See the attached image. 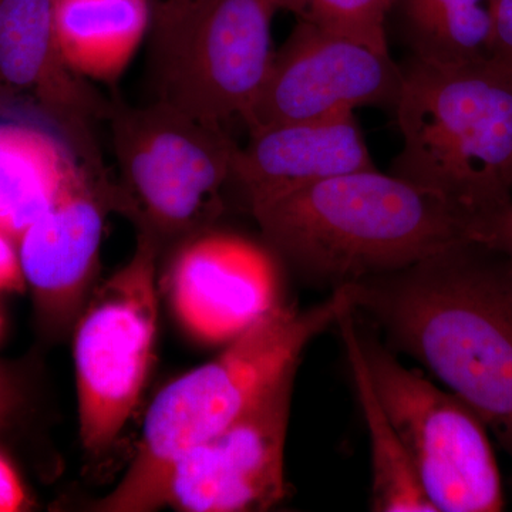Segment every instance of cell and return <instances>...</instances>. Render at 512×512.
Wrapping results in <instances>:
<instances>
[{
    "instance_id": "6da1fadb",
    "label": "cell",
    "mask_w": 512,
    "mask_h": 512,
    "mask_svg": "<svg viewBox=\"0 0 512 512\" xmlns=\"http://www.w3.org/2000/svg\"><path fill=\"white\" fill-rule=\"evenodd\" d=\"M394 348L423 363L512 456V262L478 239L350 282Z\"/></svg>"
},
{
    "instance_id": "7a4b0ae2",
    "label": "cell",
    "mask_w": 512,
    "mask_h": 512,
    "mask_svg": "<svg viewBox=\"0 0 512 512\" xmlns=\"http://www.w3.org/2000/svg\"><path fill=\"white\" fill-rule=\"evenodd\" d=\"M251 212L275 252L333 288L480 239L477 222L446 198L377 168L308 185Z\"/></svg>"
},
{
    "instance_id": "3957f363",
    "label": "cell",
    "mask_w": 512,
    "mask_h": 512,
    "mask_svg": "<svg viewBox=\"0 0 512 512\" xmlns=\"http://www.w3.org/2000/svg\"><path fill=\"white\" fill-rule=\"evenodd\" d=\"M355 311L349 284L325 301L298 311L278 303L264 318L229 342L211 362L167 384L144 419L136 456L109 495L93 505L101 512H148L163 508L171 468L192 448L220 434L298 366L316 336Z\"/></svg>"
},
{
    "instance_id": "277c9868",
    "label": "cell",
    "mask_w": 512,
    "mask_h": 512,
    "mask_svg": "<svg viewBox=\"0 0 512 512\" xmlns=\"http://www.w3.org/2000/svg\"><path fill=\"white\" fill-rule=\"evenodd\" d=\"M403 148L392 174L441 195L477 222L512 201V72L487 62L403 67L394 104Z\"/></svg>"
},
{
    "instance_id": "5b68a950",
    "label": "cell",
    "mask_w": 512,
    "mask_h": 512,
    "mask_svg": "<svg viewBox=\"0 0 512 512\" xmlns=\"http://www.w3.org/2000/svg\"><path fill=\"white\" fill-rule=\"evenodd\" d=\"M107 120L120 171L117 210L158 248L208 231L238 148L224 126L161 99L138 107L111 101Z\"/></svg>"
},
{
    "instance_id": "8992f818",
    "label": "cell",
    "mask_w": 512,
    "mask_h": 512,
    "mask_svg": "<svg viewBox=\"0 0 512 512\" xmlns=\"http://www.w3.org/2000/svg\"><path fill=\"white\" fill-rule=\"evenodd\" d=\"M359 335L377 396L434 511H503L500 468L476 410L404 366L375 335Z\"/></svg>"
},
{
    "instance_id": "52a82bcc",
    "label": "cell",
    "mask_w": 512,
    "mask_h": 512,
    "mask_svg": "<svg viewBox=\"0 0 512 512\" xmlns=\"http://www.w3.org/2000/svg\"><path fill=\"white\" fill-rule=\"evenodd\" d=\"M158 252L138 234L130 261L94 289L74 323L80 439L89 453L114 443L146 386L157 338Z\"/></svg>"
},
{
    "instance_id": "ba28073f",
    "label": "cell",
    "mask_w": 512,
    "mask_h": 512,
    "mask_svg": "<svg viewBox=\"0 0 512 512\" xmlns=\"http://www.w3.org/2000/svg\"><path fill=\"white\" fill-rule=\"evenodd\" d=\"M403 69L389 50L298 20L244 121L249 134L367 106L394 109Z\"/></svg>"
},
{
    "instance_id": "9c48e42d",
    "label": "cell",
    "mask_w": 512,
    "mask_h": 512,
    "mask_svg": "<svg viewBox=\"0 0 512 512\" xmlns=\"http://www.w3.org/2000/svg\"><path fill=\"white\" fill-rule=\"evenodd\" d=\"M292 367L220 434L192 448L174 467L163 507L181 512L266 511L286 497L285 446Z\"/></svg>"
},
{
    "instance_id": "30bf717a",
    "label": "cell",
    "mask_w": 512,
    "mask_h": 512,
    "mask_svg": "<svg viewBox=\"0 0 512 512\" xmlns=\"http://www.w3.org/2000/svg\"><path fill=\"white\" fill-rule=\"evenodd\" d=\"M279 10V0H214L158 84V99L208 123L244 120L274 62L272 22Z\"/></svg>"
},
{
    "instance_id": "8fae6325",
    "label": "cell",
    "mask_w": 512,
    "mask_h": 512,
    "mask_svg": "<svg viewBox=\"0 0 512 512\" xmlns=\"http://www.w3.org/2000/svg\"><path fill=\"white\" fill-rule=\"evenodd\" d=\"M116 185L86 171L18 239L20 262L46 339L73 330L90 296Z\"/></svg>"
},
{
    "instance_id": "7c38bea8",
    "label": "cell",
    "mask_w": 512,
    "mask_h": 512,
    "mask_svg": "<svg viewBox=\"0 0 512 512\" xmlns=\"http://www.w3.org/2000/svg\"><path fill=\"white\" fill-rule=\"evenodd\" d=\"M167 288L178 322L205 343L231 342L279 303L271 254L225 232L188 238L174 256Z\"/></svg>"
},
{
    "instance_id": "4fadbf2b",
    "label": "cell",
    "mask_w": 512,
    "mask_h": 512,
    "mask_svg": "<svg viewBox=\"0 0 512 512\" xmlns=\"http://www.w3.org/2000/svg\"><path fill=\"white\" fill-rule=\"evenodd\" d=\"M22 94L72 146L92 173H103L94 128L104 100L70 69L57 42L53 0H0V94Z\"/></svg>"
},
{
    "instance_id": "5bb4252c",
    "label": "cell",
    "mask_w": 512,
    "mask_h": 512,
    "mask_svg": "<svg viewBox=\"0 0 512 512\" xmlns=\"http://www.w3.org/2000/svg\"><path fill=\"white\" fill-rule=\"evenodd\" d=\"M373 168L355 113H346L249 134L235 153L232 183L252 211L308 185Z\"/></svg>"
},
{
    "instance_id": "9a60e30c",
    "label": "cell",
    "mask_w": 512,
    "mask_h": 512,
    "mask_svg": "<svg viewBox=\"0 0 512 512\" xmlns=\"http://www.w3.org/2000/svg\"><path fill=\"white\" fill-rule=\"evenodd\" d=\"M86 171L55 128L0 120V229L18 241Z\"/></svg>"
},
{
    "instance_id": "2e32d148",
    "label": "cell",
    "mask_w": 512,
    "mask_h": 512,
    "mask_svg": "<svg viewBox=\"0 0 512 512\" xmlns=\"http://www.w3.org/2000/svg\"><path fill=\"white\" fill-rule=\"evenodd\" d=\"M53 23L70 69L113 83L150 36V0H53Z\"/></svg>"
},
{
    "instance_id": "e0dca14e",
    "label": "cell",
    "mask_w": 512,
    "mask_h": 512,
    "mask_svg": "<svg viewBox=\"0 0 512 512\" xmlns=\"http://www.w3.org/2000/svg\"><path fill=\"white\" fill-rule=\"evenodd\" d=\"M355 311L336 323L352 375L357 399L366 421L372 454V507L382 512H436L429 503L403 441L384 410L367 370Z\"/></svg>"
},
{
    "instance_id": "ac0fdd59",
    "label": "cell",
    "mask_w": 512,
    "mask_h": 512,
    "mask_svg": "<svg viewBox=\"0 0 512 512\" xmlns=\"http://www.w3.org/2000/svg\"><path fill=\"white\" fill-rule=\"evenodd\" d=\"M390 16L413 59L439 66L491 60L494 0H394Z\"/></svg>"
},
{
    "instance_id": "d6986e66",
    "label": "cell",
    "mask_w": 512,
    "mask_h": 512,
    "mask_svg": "<svg viewBox=\"0 0 512 512\" xmlns=\"http://www.w3.org/2000/svg\"><path fill=\"white\" fill-rule=\"evenodd\" d=\"M394 0H279L281 10L329 32L387 49V19Z\"/></svg>"
},
{
    "instance_id": "ffe728a7",
    "label": "cell",
    "mask_w": 512,
    "mask_h": 512,
    "mask_svg": "<svg viewBox=\"0 0 512 512\" xmlns=\"http://www.w3.org/2000/svg\"><path fill=\"white\" fill-rule=\"evenodd\" d=\"M214 0H150L151 69L157 86L173 70Z\"/></svg>"
},
{
    "instance_id": "44dd1931",
    "label": "cell",
    "mask_w": 512,
    "mask_h": 512,
    "mask_svg": "<svg viewBox=\"0 0 512 512\" xmlns=\"http://www.w3.org/2000/svg\"><path fill=\"white\" fill-rule=\"evenodd\" d=\"M28 404V383L22 372L0 363V436L18 426Z\"/></svg>"
},
{
    "instance_id": "7402d4cb",
    "label": "cell",
    "mask_w": 512,
    "mask_h": 512,
    "mask_svg": "<svg viewBox=\"0 0 512 512\" xmlns=\"http://www.w3.org/2000/svg\"><path fill=\"white\" fill-rule=\"evenodd\" d=\"M491 60L512 72V0H494Z\"/></svg>"
},
{
    "instance_id": "603a6c76",
    "label": "cell",
    "mask_w": 512,
    "mask_h": 512,
    "mask_svg": "<svg viewBox=\"0 0 512 512\" xmlns=\"http://www.w3.org/2000/svg\"><path fill=\"white\" fill-rule=\"evenodd\" d=\"M26 286L18 241L0 229V292H23Z\"/></svg>"
},
{
    "instance_id": "cb8c5ba5",
    "label": "cell",
    "mask_w": 512,
    "mask_h": 512,
    "mask_svg": "<svg viewBox=\"0 0 512 512\" xmlns=\"http://www.w3.org/2000/svg\"><path fill=\"white\" fill-rule=\"evenodd\" d=\"M29 507V498L18 470L0 451V512H19Z\"/></svg>"
},
{
    "instance_id": "d4e9b609",
    "label": "cell",
    "mask_w": 512,
    "mask_h": 512,
    "mask_svg": "<svg viewBox=\"0 0 512 512\" xmlns=\"http://www.w3.org/2000/svg\"><path fill=\"white\" fill-rule=\"evenodd\" d=\"M481 241L503 251L512 262V201L503 211L491 218Z\"/></svg>"
},
{
    "instance_id": "484cf974",
    "label": "cell",
    "mask_w": 512,
    "mask_h": 512,
    "mask_svg": "<svg viewBox=\"0 0 512 512\" xmlns=\"http://www.w3.org/2000/svg\"><path fill=\"white\" fill-rule=\"evenodd\" d=\"M0 328H2V322H0Z\"/></svg>"
}]
</instances>
